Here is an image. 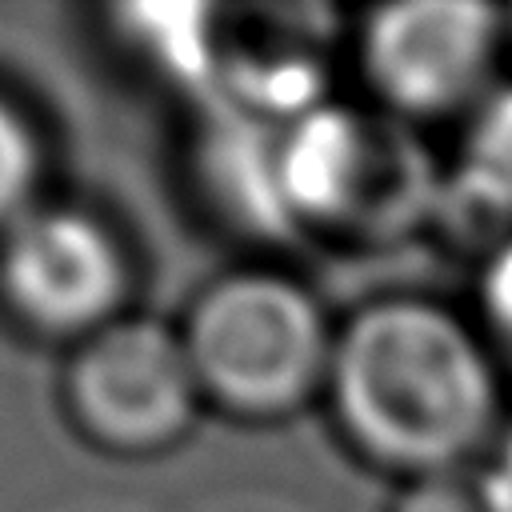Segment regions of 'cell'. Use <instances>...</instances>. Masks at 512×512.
Instances as JSON below:
<instances>
[{
  "label": "cell",
  "mask_w": 512,
  "mask_h": 512,
  "mask_svg": "<svg viewBox=\"0 0 512 512\" xmlns=\"http://www.w3.org/2000/svg\"><path fill=\"white\" fill-rule=\"evenodd\" d=\"M484 308L504 336H512V240L492 256L484 272Z\"/></svg>",
  "instance_id": "30bf717a"
},
{
  "label": "cell",
  "mask_w": 512,
  "mask_h": 512,
  "mask_svg": "<svg viewBox=\"0 0 512 512\" xmlns=\"http://www.w3.org/2000/svg\"><path fill=\"white\" fill-rule=\"evenodd\" d=\"M320 352L308 300L280 280H232L196 320V356L232 396L264 404L292 396Z\"/></svg>",
  "instance_id": "7a4b0ae2"
},
{
  "label": "cell",
  "mask_w": 512,
  "mask_h": 512,
  "mask_svg": "<svg viewBox=\"0 0 512 512\" xmlns=\"http://www.w3.org/2000/svg\"><path fill=\"white\" fill-rule=\"evenodd\" d=\"M496 16L484 4L420 0L384 8L372 20L368 52L376 80L408 108H444L484 72Z\"/></svg>",
  "instance_id": "3957f363"
},
{
  "label": "cell",
  "mask_w": 512,
  "mask_h": 512,
  "mask_svg": "<svg viewBox=\"0 0 512 512\" xmlns=\"http://www.w3.org/2000/svg\"><path fill=\"white\" fill-rule=\"evenodd\" d=\"M404 512H512V496L492 468H452L424 480Z\"/></svg>",
  "instance_id": "ba28073f"
},
{
  "label": "cell",
  "mask_w": 512,
  "mask_h": 512,
  "mask_svg": "<svg viewBox=\"0 0 512 512\" xmlns=\"http://www.w3.org/2000/svg\"><path fill=\"white\" fill-rule=\"evenodd\" d=\"M12 292L44 320H84L116 292L108 240L80 216L28 220L8 248Z\"/></svg>",
  "instance_id": "5b68a950"
},
{
  "label": "cell",
  "mask_w": 512,
  "mask_h": 512,
  "mask_svg": "<svg viewBox=\"0 0 512 512\" xmlns=\"http://www.w3.org/2000/svg\"><path fill=\"white\" fill-rule=\"evenodd\" d=\"M464 184L496 212H512V88L492 96L468 136Z\"/></svg>",
  "instance_id": "52a82bcc"
},
{
  "label": "cell",
  "mask_w": 512,
  "mask_h": 512,
  "mask_svg": "<svg viewBox=\"0 0 512 512\" xmlns=\"http://www.w3.org/2000/svg\"><path fill=\"white\" fill-rule=\"evenodd\" d=\"M356 168V132L344 116H312L296 128L284 152V184L300 204H332Z\"/></svg>",
  "instance_id": "8992f818"
},
{
  "label": "cell",
  "mask_w": 512,
  "mask_h": 512,
  "mask_svg": "<svg viewBox=\"0 0 512 512\" xmlns=\"http://www.w3.org/2000/svg\"><path fill=\"white\" fill-rule=\"evenodd\" d=\"M32 172V148L28 136L20 132V124L0 108V212L24 192Z\"/></svg>",
  "instance_id": "9c48e42d"
},
{
  "label": "cell",
  "mask_w": 512,
  "mask_h": 512,
  "mask_svg": "<svg viewBox=\"0 0 512 512\" xmlns=\"http://www.w3.org/2000/svg\"><path fill=\"white\" fill-rule=\"evenodd\" d=\"M80 388L100 424L124 436H152L184 416L188 364L168 332L132 324L108 332L92 348Z\"/></svg>",
  "instance_id": "277c9868"
},
{
  "label": "cell",
  "mask_w": 512,
  "mask_h": 512,
  "mask_svg": "<svg viewBox=\"0 0 512 512\" xmlns=\"http://www.w3.org/2000/svg\"><path fill=\"white\" fill-rule=\"evenodd\" d=\"M340 400L372 448L408 464H448L480 440L492 416V376L456 320L392 304L348 332Z\"/></svg>",
  "instance_id": "6da1fadb"
},
{
  "label": "cell",
  "mask_w": 512,
  "mask_h": 512,
  "mask_svg": "<svg viewBox=\"0 0 512 512\" xmlns=\"http://www.w3.org/2000/svg\"><path fill=\"white\" fill-rule=\"evenodd\" d=\"M496 476H500V484L508 488V496H512V440H508V448H504V456H500V464L492 468Z\"/></svg>",
  "instance_id": "8fae6325"
}]
</instances>
